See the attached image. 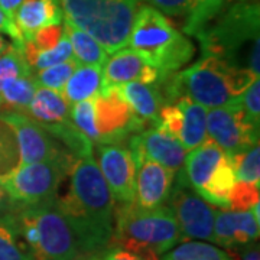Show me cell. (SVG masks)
I'll use <instances>...</instances> for the list:
<instances>
[{"mask_svg":"<svg viewBox=\"0 0 260 260\" xmlns=\"http://www.w3.org/2000/svg\"><path fill=\"white\" fill-rule=\"evenodd\" d=\"M64 20L65 35L68 37L71 51H73V58L80 65H95V67H103V64L107 59V51L102 47V44L93 38L90 34H87L81 28L75 26L74 23L68 19Z\"/></svg>","mask_w":260,"mask_h":260,"instance_id":"obj_23","label":"cell"},{"mask_svg":"<svg viewBox=\"0 0 260 260\" xmlns=\"http://www.w3.org/2000/svg\"><path fill=\"white\" fill-rule=\"evenodd\" d=\"M9 45H10L9 41L3 37V35H0V55H2V54H3V52L8 49V48H9Z\"/></svg>","mask_w":260,"mask_h":260,"instance_id":"obj_45","label":"cell"},{"mask_svg":"<svg viewBox=\"0 0 260 260\" xmlns=\"http://www.w3.org/2000/svg\"><path fill=\"white\" fill-rule=\"evenodd\" d=\"M0 113H8V109H6V106H5V102H3V99H2V94H0Z\"/></svg>","mask_w":260,"mask_h":260,"instance_id":"obj_46","label":"cell"},{"mask_svg":"<svg viewBox=\"0 0 260 260\" xmlns=\"http://www.w3.org/2000/svg\"><path fill=\"white\" fill-rule=\"evenodd\" d=\"M64 12L58 0H26L15 15V25L23 42L29 41L39 29L61 25Z\"/></svg>","mask_w":260,"mask_h":260,"instance_id":"obj_21","label":"cell"},{"mask_svg":"<svg viewBox=\"0 0 260 260\" xmlns=\"http://www.w3.org/2000/svg\"><path fill=\"white\" fill-rule=\"evenodd\" d=\"M184 175L197 194L210 205L229 210V195L236 182L232 156L210 138L188 152Z\"/></svg>","mask_w":260,"mask_h":260,"instance_id":"obj_8","label":"cell"},{"mask_svg":"<svg viewBox=\"0 0 260 260\" xmlns=\"http://www.w3.org/2000/svg\"><path fill=\"white\" fill-rule=\"evenodd\" d=\"M74 260H103V254H95V253H80Z\"/></svg>","mask_w":260,"mask_h":260,"instance_id":"obj_44","label":"cell"},{"mask_svg":"<svg viewBox=\"0 0 260 260\" xmlns=\"http://www.w3.org/2000/svg\"><path fill=\"white\" fill-rule=\"evenodd\" d=\"M233 2H254V0H232V3Z\"/></svg>","mask_w":260,"mask_h":260,"instance_id":"obj_47","label":"cell"},{"mask_svg":"<svg viewBox=\"0 0 260 260\" xmlns=\"http://www.w3.org/2000/svg\"><path fill=\"white\" fill-rule=\"evenodd\" d=\"M260 203V184L236 181L229 195L230 211H249Z\"/></svg>","mask_w":260,"mask_h":260,"instance_id":"obj_34","label":"cell"},{"mask_svg":"<svg viewBox=\"0 0 260 260\" xmlns=\"http://www.w3.org/2000/svg\"><path fill=\"white\" fill-rule=\"evenodd\" d=\"M70 153L62 158L16 165L0 174V185L5 188L16 207H30L56 198L58 186L74 162Z\"/></svg>","mask_w":260,"mask_h":260,"instance_id":"obj_9","label":"cell"},{"mask_svg":"<svg viewBox=\"0 0 260 260\" xmlns=\"http://www.w3.org/2000/svg\"><path fill=\"white\" fill-rule=\"evenodd\" d=\"M78 62L74 58H70L61 64L52 65L44 70H39L34 73V78L38 87H44L61 93L64 88L65 83L68 81V78L74 73V70L78 67Z\"/></svg>","mask_w":260,"mask_h":260,"instance_id":"obj_29","label":"cell"},{"mask_svg":"<svg viewBox=\"0 0 260 260\" xmlns=\"http://www.w3.org/2000/svg\"><path fill=\"white\" fill-rule=\"evenodd\" d=\"M23 114L59 140L74 158L93 155V143L73 124L70 104L61 93L38 87Z\"/></svg>","mask_w":260,"mask_h":260,"instance_id":"obj_10","label":"cell"},{"mask_svg":"<svg viewBox=\"0 0 260 260\" xmlns=\"http://www.w3.org/2000/svg\"><path fill=\"white\" fill-rule=\"evenodd\" d=\"M168 203L177 220L181 240L213 242L215 210L188 184L182 169L177 172Z\"/></svg>","mask_w":260,"mask_h":260,"instance_id":"obj_11","label":"cell"},{"mask_svg":"<svg viewBox=\"0 0 260 260\" xmlns=\"http://www.w3.org/2000/svg\"><path fill=\"white\" fill-rule=\"evenodd\" d=\"M22 49H23V55H25V59H26V62L30 67L32 73L48 68V67H52V65L61 64V62H64L67 59L73 58L71 45H70V41H68V37L65 35V32L62 38H61V41L58 42V45L52 48V49L37 51V49H34L26 42H23Z\"/></svg>","mask_w":260,"mask_h":260,"instance_id":"obj_28","label":"cell"},{"mask_svg":"<svg viewBox=\"0 0 260 260\" xmlns=\"http://www.w3.org/2000/svg\"><path fill=\"white\" fill-rule=\"evenodd\" d=\"M149 6L158 9L168 16H181L188 10L189 0H146Z\"/></svg>","mask_w":260,"mask_h":260,"instance_id":"obj_38","label":"cell"},{"mask_svg":"<svg viewBox=\"0 0 260 260\" xmlns=\"http://www.w3.org/2000/svg\"><path fill=\"white\" fill-rule=\"evenodd\" d=\"M207 133L229 156L259 143V127L249 121L240 97L207 113Z\"/></svg>","mask_w":260,"mask_h":260,"instance_id":"obj_12","label":"cell"},{"mask_svg":"<svg viewBox=\"0 0 260 260\" xmlns=\"http://www.w3.org/2000/svg\"><path fill=\"white\" fill-rule=\"evenodd\" d=\"M93 102L99 143L123 145V142H127L132 136L148 127L133 114L114 90L100 93Z\"/></svg>","mask_w":260,"mask_h":260,"instance_id":"obj_14","label":"cell"},{"mask_svg":"<svg viewBox=\"0 0 260 260\" xmlns=\"http://www.w3.org/2000/svg\"><path fill=\"white\" fill-rule=\"evenodd\" d=\"M26 0H0V9L6 15V18L13 22L18 9ZM15 23V22H13Z\"/></svg>","mask_w":260,"mask_h":260,"instance_id":"obj_42","label":"cell"},{"mask_svg":"<svg viewBox=\"0 0 260 260\" xmlns=\"http://www.w3.org/2000/svg\"><path fill=\"white\" fill-rule=\"evenodd\" d=\"M175 103L181 109L184 119L179 143L188 153L207 139V109L185 97Z\"/></svg>","mask_w":260,"mask_h":260,"instance_id":"obj_24","label":"cell"},{"mask_svg":"<svg viewBox=\"0 0 260 260\" xmlns=\"http://www.w3.org/2000/svg\"><path fill=\"white\" fill-rule=\"evenodd\" d=\"M62 35H64V29L61 25H49L37 30L32 38L26 41V44L37 51H48L58 45Z\"/></svg>","mask_w":260,"mask_h":260,"instance_id":"obj_35","label":"cell"},{"mask_svg":"<svg viewBox=\"0 0 260 260\" xmlns=\"http://www.w3.org/2000/svg\"><path fill=\"white\" fill-rule=\"evenodd\" d=\"M260 221L249 211H215L213 242L225 249H234L257 242Z\"/></svg>","mask_w":260,"mask_h":260,"instance_id":"obj_19","label":"cell"},{"mask_svg":"<svg viewBox=\"0 0 260 260\" xmlns=\"http://www.w3.org/2000/svg\"><path fill=\"white\" fill-rule=\"evenodd\" d=\"M103 260H160L156 256H143L119 246H110L103 253Z\"/></svg>","mask_w":260,"mask_h":260,"instance_id":"obj_39","label":"cell"},{"mask_svg":"<svg viewBox=\"0 0 260 260\" xmlns=\"http://www.w3.org/2000/svg\"><path fill=\"white\" fill-rule=\"evenodd\" d=\"M0 120L12 130L15 136L18 146V165L52 160L70 155V152L62 148L55 138H52L23 113H0Z\"/></svg>","mask_w":260,"mask_h":260,"instance_id":"obj_13","label":"cell"},{"mask_svg":"<svg viewBox=\"0 0 260 260\" xmlns=\"http://www.w3.org/2000/svg\"><path fill=\"white\" fill-rule=\"evenodd\" d=\"M95 160L114 201H133L136 164L129 148L116 143H97Z\"/></svg>","mask_w":260,"mask_h":260,"instance_id":"obj_15","label":"cell"},{"mask_svg":"<svg viewBox=\"0 0 260 260\" xmlns=\"http://www.w3.org/2000/svg\"><path fill=\"white\" fill-rule=\"evenodd\" d=\"M243 104V110L246 113L247 119L256 127L260 126V83L259 78L240 95Z\"/></svg>","mask_w":260,"mask_h":260,"instance_id":"obj_37","label":"cell"},{"mask_svg":"<svg viewBox=\"0 0 260 260\" xmlns=\"http://www.w3.org/2000/svg\"><path fill=\"white\" fill-rule=\"evenodd\" d=\"M179 242L181 233L168 205L143 210L129 201L116 207L110 246H119L143 256L162 257Z\"/></svg>","mask_w":260,"mask_h":260,"instance_id":"obj_5","label":"cell"},{"mask_svg":"<svg viewBox=\"0 0 260 260\" xmlns=\"http://www.w3.org/2000/svg\"><path fill=\"white\" fill-rule=\"evenodd\" d=\"M127 45L153 65L160 75L175 73L195 55L194 44L174 28L167 15L152 6L138 9Z\"/></svg>","mask_w":260,"mask_h":260,"instance_id":"obj_6","label":"cell"},{"mask_svg":"<svg viewBox=\"0 0 260 260\" xmlns=\"http://www.w3.org/2000/svg\"><path fill=\"white\" fill-rule=\"evenodd\" d=\"M177 172L158 162L142 159L136 162L133 203L143 210H153L167 205Z\"/></svg>","mask_w":260,"mask_h":260,"instance_id":"obj_17","label":"cell"},{"mask_svg":"<svg viewBox=\"0 0 260 260\" xmlns=\"http://www.w3.org/2000/svg\"><path fill=\"white\" fill-rule=\"evenodd\" d=\"M64 18L95 38L107 54L127 45L140 0H58Z\"/></svg>","mask_w":260,"mask_h":260,"instance_id":"obj_7","label":"cell"},{"mask_svg":"<svg viewBox=\"0 0 260 260\" xmlns=\"http://www.w3.org/2000/svg\"><path fill=\"white\" fill-rule=\"evenodd\" d=\"M160 260H236L232 251L220 249L210 243L186 242L171 249Z\"/></svg>","mask_w":260,"mask_h":260,"instance_id":"obj_27","label":"cell"},{"mask_svg":"<svg viewBox=\"0 0 260 260\" xmlns=\"http://www.w3.org/2000/svg\"><path fill=\"white\" fill-rule=\"evenodd\" d=\"M16 148V140L12 130L0 120V171L6 172L10 168H13V158L18 152Z\"/></svg>","mask_w":260,"mask_h":260,"instance_id":"obj_36","label":"cell"},{"mask_svg":"<svg viewBox=\"0 0 260 260\" xmlns=\"http://www.w3.org/2000/svg\"><path fill=\"white\" fill-rule=\"evenodd\" d=\"M229 3L232 0H189L184 32L197 38L229 8Z\"/></svg>","mask_w":260,"mask_h":260,"instance_id":"obj_25","label":"cell"},{"mask_svg":"<svg viewBox=\"0 0 260 260\" xmlns=\"http://www.w3.org/2000/svg\"><path fill=\"white\" fill-rule=\"evenodd\" d=\"M9 221L32 260H74L81 251L74 230L56 205V198L30 207H16Z\"/></svg>","mask_w":260,"mask_h":260,"instance_id":"obj_4","label":"cell"},{"mask_svg":"<svg viewBox=\"0 0 260 260\" xmlns=\"http://www.w3.org/2000/svg\"><path fill=\"white\" fill-rule=\"evenodd\" d=\"M103 91L102 67L78 65L62 88V97L70 106L97 97Z\"/></svg>","mask_w":260,"mask_h":260,"instance_id":"obj_22","label":"cell"},{"mask_svg":"<svg viewBox=\"0 0 260 260\" xmlns=\"http://www.w3.org/2000/svg\"><path fill=\"white\" fill-rule=\"evenodd\" d=\"M236 260H260V249L257 242L249 243L246 246L230 249Z\"/></svg>","mask_w":260,"mask_h":260,"instance_id":"obj_40","label":"cell"},{"mask_svg":"<svg viewBox=\"0 0 260 260\" xmlns=\"http://www.w3.org/2000/svg\"><path fill=\"white\" fill-rule=\"evenodd\" d=\"M0 260H32L8 217L0 218Z\"/></svg>","mask_w":260,"mask_h":260,"instance_id":"obj_30","label":"cell"},{"mask_svg":"<svg viewBox=\"0 0 260 260\" xmlns=\"http://www.w3.org/2000/svg\"><path fill=\"white\" fill-rule=\"evenodd\" d=\"M70 192L56 205L74 230L81 253L103 254L110 246L116 201L94 155L75 158L70 168Z\"/></svg>","mask_w":260,"mask_h":260,"instance_id":"obj_1","label":"cell"},{"mask_svg":"<svg viewBox=\"0 0 260 260\" xmlns=\"http://www.w3.org/2000/svg\"><path fill=\"white\" fill-rule=\"evenodd\" d=\"M103 91L112 90L120 84L138 81L143 84H155L160 78V73L150 65L132 48H121L113 52L102 67Z\"/></svg>","mask_w":260,"mask_h":260,"instance_id":"obj_18","label":"cell"},{"mask_svg":"<svg viewBox=\"0 0 260 260\" xmlns=\"http://www.w3.org/2000/svg\"><path fill=\"white\" fill-rule=\"evenodd\" d=\"M236 181L260 184V146L253 145L244 152L232 156Z\"/></svg>","mask_w":260,"mask_h":260,"instance_id":"obj_31","label":"cell"},{"mask_svg":"<svg viewBox=\"0 0 260 260\" xmlns=\"http://www.w3.org/2000/svg\"><path fill=\"white\" fill-rule=\"evenodd\" d=\"M15 208H16V205L13 204V201L10 200V197L5 191V188L0 185V218L8 217Z\"/></svg>","mask_w":260,"mask_h":260,"instance_id":"obj_43","label":"cell"},{"mask_svg":"<svg viewBox=\"0 0 260 260\" xmlns=\"http://www.w3.org/2000/svg\"><path fill=\"white\" fill-rule=\"evenodd\" d=\"M130 152L135 164L142 159L158 162L168 169L178 172L184 167L186 152L175 138L158 127H146L129 139Z\"/></svg>","mask_w":260,"mask_h":260,"instance_id":"obj_16","label":"cell"},{"mask_svg":"<svg viewBox=\"0 0 260 260\" xmlns=\"http://www.w3.org/2000/svg\"><path fill=\"white\" fill-rule=\"evenodd\" d=\"M37 88L34 74L0 83V94L8 112L25 113Z\"/></svg>","mask_w":260,"mask_h":260,"instance_id":"obj_26","label":"cell"},{"mask_svg":"<svg viewBox=\"0 0 260 260\" xmlns=\"http://www.w3.org/2000/svg\"><path fill=\"white\" fill-rule=\"evenodd\" d=\"M0 32H3V34H6V35H9L12 38V41H13V44H18V45H23V39L20 37V34H19L18 28H16V25L9 20V19L6 18V15L2 12L0 9Z\"/></svg>","mask_w":260,"mask_h":260,"instance_id":"obj_41","label":"cell"},{"mask_svg":"<svg viewBox=\"0 0 260 260\" xmlns=\"http://www.w3.org/2000/svg\"><path fill=\"white\" fill-rule=\"evenodd\" d=\"M30 74L34 73L25 59L22 45L10 44L9 48L0 55V83Z\"/></svg>","mask_w":260,"mask_h":260,"instance_id":"obj_32","label":"cell"},{"mask_svg":"<svg viewBox=\"0 0 260 260\" xmlns=\"http://www.w3.org/2000/svg\"><path fill=\"white\" fill-rule=\"evenodd\" d=\"M123 102L129 106L133 114L146 126L158 124L159 112L165 106V100L158 83L143 84L138 81L124 83L112 88Z\"/></svg>","mask_w":260,"mask_h":260,"instance_id":"obj_20","label":"cell"},{"mask_svg":"<svg viewBox=\"0 0 260 260\" xmlns=\"http://www.w3.org/2000/svg\"><path fill=\"white\" fill-rule=\"evenodd\" d=\"M260 8L257 2H233L197 39L201 55H213L236 68L260 73Z\"/></svg>","mask_w":260,"mask_h":260,"instance_id":"obj_3","label":"cell"},{"mask_svg":"<svg viewBox=\"0 0 260 260\" xmlns=\"http://www.w3.org/2000/svg\"><path fill=\"white\" fill-rule=\"evenodd\" d=\"M259 75L236 68L213 55L201 58L179 73L160 75L159 87L165 104L185 97L204 109H215L240 97Z\"/></svg>","mask_w":260,"mask_h":260,"instance_id":"obj_2","label":"cell"},{"mask_svg":"<svg viewBox=\"0 0 260 260\" xmlns=\"http://www.w3.org/2000/svg\"><path fill=\"white\" fill-rule=\"evenodd\" d=\"M70 117H71V121L75 127L80 130L93 145L99 143V132L95 127V119H94L93 99L71 104L70 106Z\"/></svg>","mask_w":260,"mask_h":260,"instance_id":"obj_33","label":"cell"}]
</instances>
